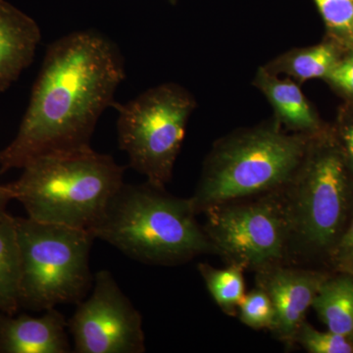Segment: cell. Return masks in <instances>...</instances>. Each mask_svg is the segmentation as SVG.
<instances>
[{"instance_id":"1","label":"cell","mask_w":353,"mask_h":353,"mask_svg":"<svg viewBox=\"0 0 353 353\" xmlns=\"http://www.w3.org/2000/svg\"><path fill=\"white\" fill-rule=\"evenodd\" d=\"M125 78L119 48L101 32H74L51 43L17 134L0 152V174L39 155L90 146Z\"/></svg>"},{"instance_id":"2","label":"cell","mask_w":353,"mask_h":353,"mask_svg":"<svg viewBox=\"0 0 353 353\" xmlns=\"http://www.w3.org/2000/svg\"><path fill=\"white\" fill-rule=\"evenodd\" d=\"M8 183L28 217L92 231L124 185L126 168L90 146L32 158Z\"/></svg>"},{"instance_id":"3","label":"cell","mask_w":353,"mask_h":353,"mask_svg":"<svg viewBox=\"0 0 353 353\" xmlns=\"http://www.w3.org/2000/svg\"><path fill=\"white\" fill-rule=\"evenodd\" d=\"M190 199L148 182L125 183L90 233L145 264L175 265L212 252Z\"/></svg>"},{"instance_id":"4","label":"cell","mask_w":353,"mask_h":353,"mask_svg":"<svg viewBox=\"0 0 353 353\" xmlns=\"http://www.w3.org/2000/svg\"><path fill=\"white\" fill-rule=\"evenodd\" d=\"M314 136L289 134L275 118L219 139L204 160L194 210L284 189L294 179Z\"/></svg>"},{"instance_id":"5","label":"cell","mask_w":353,"mask_h":353,"mask_svg":"<svg viewBox=\"0 0 353 353\" xmlns=\"http://www.w3.org/2000/svg\"><path fill=\"white\" fill-rule=\"evenodd\" d=\"M19 243L20 308L46 311L81 303L94 283L88 230L15 217Z\"/></svg>"},{"instance_id":"6","label":"cell","mask_w":353,"mask_h":353,"mask_svg":"<svg viewBox=\"0 0 353 353\" xmlns=\"http://www.w3.org/2000/svg\"><path fill=\"white\" fill-rule=\"evenodd\" d=\"M350 171L334 132L311 139L299 170L284 188L290 240L309 252L332 250L347 215Z\"/></svg>"},{"instance_id":"7","label":"cell","mask_w":353,"mask_h":353,"mask_svg":"<svg viewBox=\"0 0 353 353\" xmlns=\"http://www.w3.org/2000/svg\"><path fill=\"white\" fill-rule=\"evenodd\" d=\"M196 105L194 95L175 83H162L127 103L114 104L120 150L127 153L130 167L148 182L161 188L170 182Z\"/></svg>"},{"instance_id":"8","label":"cell","mask_w":353,"mask_h":353,"mask_svg":"<svg viewBox=\"0 0 353 353\" xmlns=\"http://www.w3.org/2000/svg\"><path fill=\"white\" fill-rule=\"evenodd\" d=\"M213 252L229 265L261 270L285 256L290 241L284 189L261 194L255 201H233L203 211Z\"/></svg>"},{"instance_id":"9","label":"cell","mask_w":353,"mask_h":353,"mask_svg":"<svg viewBox=\"0 0 353 353\" xmlns=\"http://www.w3.org/2000/svg\"><path fill=\"white\" fill-rule=\"evenodd\" d=\"M77 353L145 352L143 318L122 292L111 272H97L94 290L78 303L68 320Z\"/></svg>"},{"instance_id":"10","label":"cell","mask_w":353,"mask_h":353,"mask_svg":"<svg viewBox=\"0 0 353 353\" xmlns=\"http://www.w3.org/2000/svg\"><path fill=\"white\" fill-rule=\"evenodd\" d=\"M325 277L317 272L284 268L277 264L257 271L256 282L271 299L276 312L272 331L292 343Z\"/></svg>"},{"instance_id":"11","label":"cell","mask_w":353,"mask_h":353,"mask_svg":"<svg viewBox=\"0 0 353 353\" xmlns=\"http://www.w3.org/2000/svg\"><path fill=\"white\" fill-rule=\"evenodd\" d=\"M68 321L57 307L41 317L0 312V353H68Z\"/></svg>"},{"instance_id":"12","label":"cell","mask_w":353,"mask_h":353,"mask_svg":"<svg viewBox=\"0 0 353 353\" xmlns=\"http://www.w3.org/2000/svg\"><path fill=\"white\" fill-rule=\"evenodd\" d=\"M41 32L36 21L0 0V94L32 64Z\"/></svg>"},{"instance_id":"13","label":"cell","mask_w":353,"mask_h":353,"mask_svg":"<svg viewBox=\"0 0 353 353\" xmlns=\"http://www.w3.org/2000/svg\"><path fill=\"white\" fill-rule=\"evenodd\" d=\"M252 85L265 95L273 108L274 118L284 129L308 136L327 129L296 81L280 78L260 67Z\"/></svg>"},{"instance_id":"14","label":"cell","mask_w":353,"mask_h":353,"mask_svg":"<svg viewBox=\"0 0 353 353\" xmlns=\"http://www.w3.org/2000/svg\"><path fill=\"white\" fill-rule=\"evenodd\" d=\"M345 51L332 39L307 48H294L272 59L264 68L275 75L289 77L297 83L323 79L331 73Z\"/></svg>"},{"instance_id":"15","label":"cell","mask_w":353,"mask_h":353,"mask_svg":"<svg viewBox=\"0 0 353 353\" xmlns=\"http://www.w3.org/2000/svg\"><path fill=\"white\" fill-rule=\"evenodd\" d=\"M329 331L353 341V276L325 279L312 303Z\"/></svg>"},{"instance_id":"16","label":"cell","mask_w":353,"mask_h":353,"mask_svg":"<svg viewBox=\"0 0 353 353\" xmlns=\"http://www.w3.org/2000/svg\"><path fill=\"white\" fill-rule=\"evenodd\" d=\"M21 257L15 217L0 222V312L15 315L20 309Z\"/></svg>"},{"instance_id":"17","label":"cell","mask_w":353,"mask_h":353,"mask_svg":"<svg viewBox=\"0 0 353 353\" xmlns=\"http://www.w3.org/2000/svg\"><path fill=\"white\" fill-rule=\"evenodd\" d=\"M199 271L217 305L227 315H236L245 296L243 269L236 265L218 269L201 263L199 265Z\"/></svg>"},{"instance_id":"18","label":"cell","mask_w":353,"mask_h":353,"mask_svg":"<svg viewBox=\"0 0 353 353\" xmlns=\"http://www.w3.org/2000/svg\"><path fill=\"white\" fill-rule=\"evenodd\" d=\"M328 39L343 50L353 51V0H314Z\"/></svg>"},{"instance_id":"19","label":"cell","mask_w":353,"mask_h":353,"mask_svg":"<svg viewBox=\"0 0 353 353\" xmlns=\"http://www.w3.org/2000/svg\"><path fill=\"white\" fill-rule=\"evenodd\" d=\"M238 311L241 323L250 328L272 331L275 326V308L270 297L260 288L245 294Z\"/></svg>"},{"instance_id":"20","label":"cell","mask_w":353,"mask_h":353,"mask_svg":"<svg viewBox=\"0 0 353 353\" xmlns=\"http://www.w3.org/2000/svg\"><path fill=\"white\" fill-rule=\"evenodd\" d=\"M310 353H352V341L333 332H321L304 321L297 331L296 340Z\"/></svg>"},{"instance_id":"21","label":"cell","mask_w":353,"mask_h":353,"mask_svg":"<svg viewBox=\"0 0 353 353\" xmlns=\"http://www.w3.org/2000/svg\"><path fill=\"white\" fill-rule=\"evenodd\" d=\"M333 132L353 175V102L347 101L341 106Z\"/></svg>"},{"instance_id":"22","label":"cell","mask_w":353,"mask_h":353,"mask_svg":"<svg viewBox=\"0 0 353 353\" xmlns=\"http://www.w3.org/2000/svg\"><path fill=\"white\" fill-rule=\"evenodd\" d=\"M327 83L353 102V51H347L326 78Z\"/></svg>"},{"instance_id":"23","label":"cell","mask_w":353,"mask_h":353,"mask_svg":"<svg viewBox=\"0 0 353 353\" xmlns=\"http://www.w3.org/2000/svg\"><path fill=\"white\" fill-rule=\"evenodd\" d=\"M331 252L334 262L343 270L347 273L353 269V219L347 231L341 234Z\"/></svg>"},{"instance_id":"24","label":"cell","mask_w":353,"mask_h":353,"mask_svg":"<svg viewBox=\"0 0 353 353\" xmlns=\"http://www.w3.org/2000/svg\"><path fill=\"white\" fill-rule=\"evenodd\" d=\"M11 201H13V197L8 188L6 185L0 183V222L10 217L11 215L7 212V206Z\"/></svg>"},{"instance_id":"25","label":"cell","mask_w":353,"mask_h":353,"mask_svg":"<svg viewBox=\"0 0 353 353\" xmlns=\"http://www.w3.org/2000/svg\"><path fill=\"white\" fill-rule=\"evenodd\" d=\"M347 274H350V275L353 276V269H352V270H350V272H347Z\"/></svg>"},{"instance_id":"26","label":"cell","mask_w":353,"mask_h":353,"mask_svg":"<svg viewBox=\"0 0 353 353\" xmlns=\"http://www.w3.org/2000/svg\"><path fill=\"white\" fill-rule=\"evenodd\" d=\"M169 1L171 2V3H176V0H169Z\"/></svg>"}]
</instances>
